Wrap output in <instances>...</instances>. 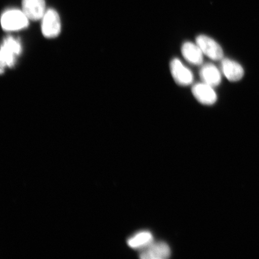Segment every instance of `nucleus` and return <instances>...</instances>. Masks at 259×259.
<instances>
[{"label": "nucleus", "mask_w": 259, "mask_h": 259, "mask_svg": "<svg viewBox=\"0 0 259 259\" xmlns=\"http://www.w3.org/2000/svg\"><path fill=\"white\" fill-rule=\"evenodd\" d=\"M22 47L20 41L12 37L5 39L1 48V72L6 66L12 67L15 63L16 57L21 54Z\"/></svg>", "instance_id": "f257e3e1"}, {"label": "nucleus", "mask_w": 259, "mask_h": 259, "mask_svg": "<svg viewBox=\"0 0 259 259\" xmlns=\"http://www.w3.org/2000/svg\"><path fill=\"white\" fill-rule=\"evenodd\" d=\"M28 18L23 11L17 9L9 10L2 16V25L6 31H18L28 25Z\"/></svg>", "instance_id": "f03ea898"}, {"label": "nucleus", "mask_w": 259, "mask_h": 259, "mask_svg": "<svg viewBox=\"0 0 259 259\" xmlns=\"http://www.w3.org/2000/svg\"><path fill=\"white\" fill-rule=\"evenodd\" d=\"M61 29L59 15L54 9L48 10L42 18V34L48 38H55L60 34Z\"/></svg>", "instance_id": "7ed1b4c3"}, {"label": "nucleus", "mask_w": 259, "mask_h": 259, "mask_svg": "<svg viewBox=\"0 0 259 259\" xmlns=\"http://www.w3.org/2000/svg\"><path fill=\"white\" fill-rule=\"evenodd\" d=\"M196 44L198 45L203 54L213 61L223 59L224 53L220 45L205 35H200L196 37Z\"/></svg>", "instance_id": "20e7f679"}, {"label": "nucleus", "mask_w": 259, "mask_h": 259, "mask_svg": "<svg viewBox=\"0 0 259 259\" xmlns=\"http://www.w3.org/2000/svg\"><path fill=\"white\" fill-rule=\"evenodd\" d=\"M171 75L176 82L181 86H188L193 81V74L191 70L181 62L178 58H174L170 63Z\"/></svg>", "instance_id": "39448f33"}, {"label": "nucleus", "mask_w": 259, "mask_h": 259, "mask_svg": "<svg viewBox=\"0 0 259 259\" xmlns=\"http://www.w3.org/2000/svg\"><path fill=\"white\" fill-rule=\"evenodd\" d=\"M171 250L169 245L164 242H152L142 251V259H166L169 258Z\"/></svg>", "instance_id": "423d86ee"}, {"label": "nucleus", "mask_w": 259, "mask_h": 259, "mask_svg": "<svg viewBox=\"0 0 259 259\" xmlns=\"http://www.w3.org/2000/svg\"><path fill=\"white\" fill-rule=\"evenodd\" d=\"M192 93L197 101L205 105L214 104L218 96L212 87L205 83H198L192 87Z\"/></svg>", "instance_id": "0eeeda50"}, {"label": "nucleus", "mask_w": 259, "mask_h": 259, "mask_svg": "<svg viewBox=\"0 0 259 259\" xmlns=\"http://www.w3.org/2000/svg\"><path fill=\"white\" fill-rule=\"evenodd\" d=\"M22 11L32 21L42 19L46 12L45 0H22Z\"/></svg>", "instance_id": "6e6552de"}, {"label": "nucleus", "mask_w": 259, "mask_h": 259, "mask_svg": "<svg viewBox=\"0 0 259 259\" xmlns=\"http://www.w3.org/2000/svg\"><path fill=\"white\" fill-rule=\"evenodd\" d=\"M221 69L224 75L229 81L236 82L244 76V71L240 64L232 60L223 59L221 64Z\"/></svg>", "instance_id": "1a4fd4ad"}, {"label": "nucleus", "mask_w": 259, "mask_h": 259, "mask_svg": "<svg viewBox=\"0 0 259 259\" xmlns=\"http://www.w3.org/2000/svg\"><path fill=\"white\" fill-rule=\"evenodd\" d=\"M199 75L203 82L212 87L219 85L221 82V73L218 68L212 64L204 65L200 70Z\"/></svg>", "instance_id": "9d476101"}, {"label": "nucleus", "mask_w": 259, "mask_h": 259, "mask_svg": "<svg viewBox=\"0 0 259 259\" xmlns=\"http://www.w3.org/2000/svg\"><path fill=\"white\" fill-rule=\"evenodd\" d=\"M181 53L186 60L190 64L199 66L203 60V53L198 45L187 41L181 48Z\"/></svg>", "instance_id": "9b49d317"}, {"label": "nucleus", "mask_w": 259, "mask_h": 259, "mask_svg": "<svg viewBox=\"0 0 259 259\" xmlns=\"http://www.w3.org/2000/svg\"><path fill=\"white\" fill-rule=\"evenodd\" d=\"M153 242V236L150 231L138 232L127 241L129 247L135 249H144Z\"/></svg>", "instance_id": "f8f14e48"}]
</instances>
